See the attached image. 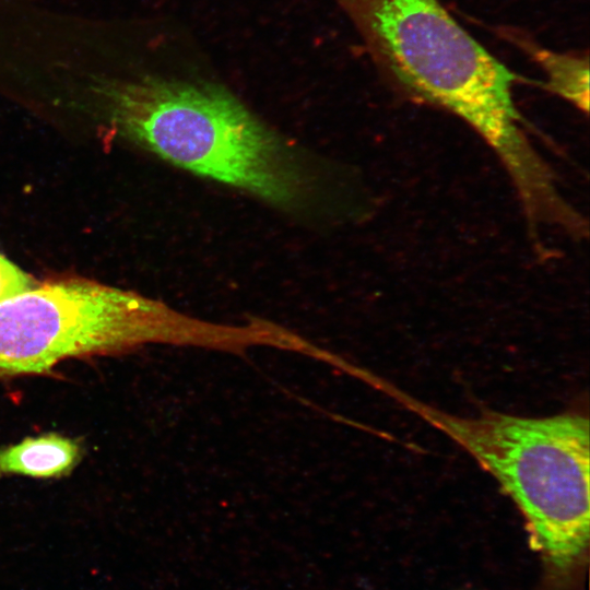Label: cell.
<instances>
[{"label": "cell", "instance_id": "6", "mask_svg": "<svg viewBox=\"0 0 590 590\" xmlns=\"http://www.w3.org/2000/svg\"><path fill=\"white\" fill-rule=\"evenodd\" d=\"M498 34L527 54L543 71V86L564 98L583 114L589 111V58L588 55L560 52L539 44L528 34L500 27Z\"/></svg>", "mask_w": 590, "mask_h": 590}, {"label": "cell", "instance_id": "5", "mask_svg": "<svg viewBox=\"0 0 590 590\" xmlns=\"http://www.w3.org/2000/svg\"><path fill=\"white\" fill-rule=\"evenodd\" d=\"M82 456V445L68 436L47 433L27 437L20 442L0 447V477H63L75 469Z\"/></svg>", "mask_w": 590, "mask_h": 590}, {"label": "cell", "instance_id": "1", "mask_svg": "<svg viewBox=\"0 0 590 590\" xmlns=\"http://www.w3.org/2000/svg\"><path fill=\"white\" fill-rule=\"evenodd\" d=\"M97 94L120 137L173 166L292 215L334 202L318 161L219 84L144 75Z\"/></svg>", "mask_w": 590, "mask_h": 590}, {"label": "cell", "instance_id": "2", "mask_svg": "<svg viewBox=\"0 0 590 590\" xmlns=\"http://www.w3.org/2000/svg\"><path fill=\"white\" fill-rule=\"evenodd\" d=\"M390 84L469 125L515 184L534 179L543 158L528 139L512 71L465 31L439 0H335Z\"/></svg>", "mask_w": 590, "mask_h": 590}, {"label": "cell", "instance_id": "3", "mask_svg": "<svg viewBox=\"0 0 590 590\" xmlns=\"http://www.w3.org/2000/svg\"><path fill=\"white\" fill-rule=\"evenodd\" d=\"M378 390L468 451L514 500L530 545L558 569L589 543V421L578 413L523 417L485 411L446 413L381 379Z\"/></svg>", "mask_w": 590, "mask_h": 590}, {"label": "cell", "instance_id": "7", "mask_svg": "<svg viewBox=\"0 0 590 590\" xmlns=\"http://www.w3.org/2000/svg\"><path fill=\"white\" fill-rule=\"evenodd\" d=\"M37 282L0 253V303L31 290Z\"/></svg>", "mask_w": 590, "mask_h": 590}, {"label": "cell", "instance_id": "4", "mask_svg": "<svg viewBox=\"0 0 590 590\" xmlns=\"http://www.w3.org/2000/svg\"><path fill=\"white\" fill-rule=\"evenodd\" d=\"M227 324L79 275L48 279L0 303V378L49 376L70 358L120 356L149 344L224 351Z\"/></svg>", "mask_w": 590, "mask_h": 590}]
</instances>
